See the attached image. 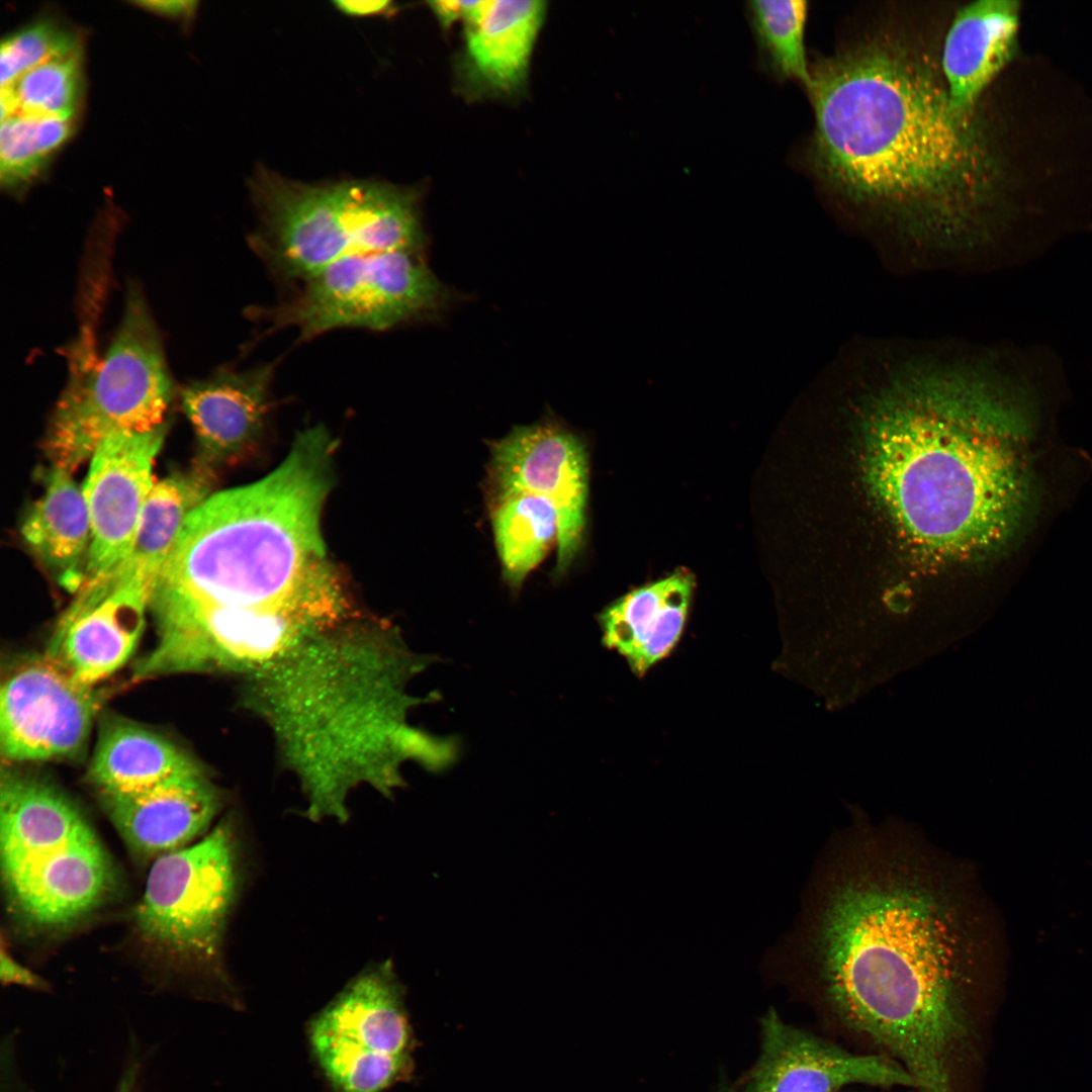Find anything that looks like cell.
I'll use <instances>...</instances> for the list:
<instances>
[{"instance_id":"cb8c5ba5","label":"cell","mask_w":1092,"mask_h":1092,"mask_svg":"<svg viewBox=\"0 0 1092 1092\" xmlns=\"http://www.w3.org/2000/svg\"><path fill=\"white\" fill-rule=\"evenodd\" d=\"M198 772L195 760L166 737L110 716L100 726L87 779L99 794H129Z\"/></svg>"},{"instance_id":"52a82bcc","label":"cell","mask_w":1092,"mask_h":1092,"mask_svg":"<svg viewBox=\"0 0 1092 1092\" xmlns=\"http://www.w3.org/2000/svg\"><path fill=\"white\" fill-rule=\"evenodd\" d=\"M300 283L281 303L250 309L268 324L265 334L291 327L308 341L338 329L381 332L436 318L457 300L421 251L348 256Z\"/></svg>"},{"instance_id":"4dcf8cb0","label":"cell","mask_w":1092,"mask_h":1092,"mask_svg":"<svg viewBox=\"0 0 1092 1092\" xmlns=\"http://www.w3.org/2000/svg\"><path fill=\"white\" fill-rule=\"evenodd\" d=\"M0 979L4 985H17L35 990H47L48 984L29 969L17 963L2 947Z\"/></svg>"},{"instance_id":"ffe728a7","label":"cell","mask_w":1092,"mask_h":1092,"mask_svg":"<svg viewBox=\"0 0 1092 1092\" xmlns=\"http://www.w3.org/2000/svg\"><path fill=\"white\" fill-rule=\"evenodd\" d=\"M1020 7L1013 0H979L960 8L939 50V66L952 104L965 112L1012 59Z\"/></svg>"},{"instance_id":"836d02e7","label":"cell","mask_w":1092,"mask_h":1092,"mask_svg":"<svg viewBox=\"0 0 1092 1092\" xmlns=\"http://www.w3.org/2000/svg\"><path fill=\"white\" fill-rule=\"evenodd\" d=\"M335 7L348 16L362 17L374 15H392L396 12V5L392 1H352L336 0Z\"/></svg>"},{"instance_id":"44dd1931","label":"cell","mask_w":1092,"mask_h":1092,"mask_svg":"<svg viewBox=\"0 0 1092 1092\" xmlns=\"http://www.w3.org/2000/svg\"><path fill=\"white\" fill-rule=\"evenodd\" d=\"M694 586L693 575L680 569L613 602L599 619L605 646L622 655L638 676L646 673L677 645Z\"/></svg>"},{"instance_id":"30bf717a","label":"cell","mask_w":1092,"mask_h":1092,"mask_svg":"<svg viewBox=\"0 0 1092 1092\" xmlns=\"http://www.w3.org/2000/svg\"><path fill=\"white\" fill-rule=\"evenodd\" d=\"M237 884L235 834L222 823L200 841L156 858L134 913L138 929L174 954L209 960Z\"/></svg>"},{"instance_id":"e575fe53","label":"cell","mask_w":1092,"mask_h":1092,"mask_svg":"<svg viewBox=\"0 0 1092 1092\" xmlns=\"http://www.w3.org/2000/svg\"><path fill=\"white\" fill-rule=\"evenodd\" d=\"M134 4L162 16L188 18L194 14L197 2L183 0L139 1L134 2Z\"/></svg>"},{"instance_id":"603a6c76","label":"cell","mask_w":1092,"mask_h":1092,"mask_svg":"<svg viewBox=\"0 0 1092 1092\" xmlns=\"http://www.w3.org/2000/svg\"><path fill=\"white\" fill-rule=\"evenodd\" d=\"M213 478L212 468L198 460L188 470L155 481L127 558L95 582L111 586L134 583L153 597L188 516L210 495Z\"/></svg>"},{"instance_id":"1f68e13d","label":"cell","mask_w":1092,"mask_h":1092,"mask_svg":"<svg viewBox=\"0 0 1092 1092\" xmlns=\"http://www.w3.org/2000/svg\"><path fill=\"white\" fill-rule=\"evenodd\" d=\"M480 1H433L429 5L438 20L444 27L450 26L458 19L465 23L470 19Z\"/></svg>"},{"instance_id":"8992f818","label":"cell","mask_w":1092,"mask_h":1092,"mask_svg":"<svg viewBox=\"0 0 1092 1092\" xmlns=\"http://www.w3.org/2000/svg\"><path fill=\"white\" fill-rule=\"evenodd\" d=\"M71 348L44 447L52 466L73 473L112 434L167 427L174 385L161 334L134 286L104 352L97 351L89 330Z\"/></svg>"},{"instance_id":"d4e9b609","label":"cell","mask_w":1092,"mask_h":1092,"mask_svg":"<svg viewBox=\"0 0 1092 1092\" xmlns=\"http://www.w3.org/2000/svg\"><path fill=\"white\" fill-rule=\"evenodd\" d=\"M72 474L52 466L42 494L24 518L21 534L58 581L76 593L85 579L91 522L83 488Z\"/></svg>"},{"instance_id":"3957f363","label":"cell","mask_w":1092,"mask_h":1092,"mask_svg":"<svg viewBox=\"0 0 1092 1092\" xmlns=\"http://www.w3.org/2000/svg\"><path fill=\"white\" fill-rule=\"evenodd\" d=\"M964 946L947 895L914 877L853 878L824 915L830 1003L903 1066L918 1092H951V1060L968 1030Z\"/></svg>"},{"instance_id":"d590c367","label":"cell","mask_w":1092,"mask_h":1092,"mask_svg":"<svg viewBox=\"0 0 1092 1092\" xmlns=\"http://www.w3.org/2000/svg\"><path fill=\"white\" fill-rule=\"evenodd\" d=\"M133 1085V1080L130 1077L121 1076L113 1092H131Z\"/></svg>"},{"instance_id":"7402d4cb","label":"cell","mask_w":1092,"mask_h":1092,"mask_svg":"<svg viewBox=\"0 0 1092 1092\" xmlns=\"http://www.w3.org/2000/svg\"><path fill=\"white\" fill-rule=\"evenodd\" d=\"M92 830L54 786L2 768L0 842L3 873L51 853Z\"/></svg>"},{"instance_id":"9c48e42d","label":"cell","mask_w":1092,"mask_h":1092,"mask_svg":"<svg viewBox=\"0 0 1092 1092\" xmlns=\"http://www.w3.org/2000/svg\"><path fill=\"white\" fill-rule=\"evenodd\" d=\"M306 1034L333 1092H385L414 1075L416 1039L390 963L353 979L308 1022Z\"/></svg>"},{"instance_id":"8fae6325","label":"cell","mask_w":1092,"mask_h":1092,"mask_svg":"<svg viewBox=\"0 0 1092 1092\" xmlns=\"http://www.w3.org/2000/svg\"><path fill=\"white\" fill-rule=\"evenodd\" d=\"M103 694L50 658L24 663L3 680L0 750L8 762L72 757L84 748Z\"/></svg>"},{"instance_id":"f1b7e54d","label":"cell","mask_w":1092,"mask_h":1092,"mask_svg":"<svg viewBox=\"0 0 1092 1092\" xmlns=\"http://www.w3.org/2000/svg\"><path fill=\"white\" fill-rule=\"evenodd\" d=\"M7 87L17 113L71 120L81 94L80 49L33 67Z\"/></svg>"},{"instance_id":"f546056e","label":"cell","mask_w":1092,"mask_h":1092,"mask_svg":"<svg viewBox=\"0 0 1092 1092\" xmlns=\"http://www.w3.org/2000/svg\"><path fill=\"white\" fill-rule=\"evenodd\" d=\"M78 49L75 33L51 19H41L23 27L2 40L1 88L12 85L33 67Z\"/></svg>"},{"instance_id":"277c9868","label":"cell","mask_w":1092,"mask_h":1092,"mask_svg":"<svg viewBox=\"0 0 1092 1092\" xmlns=\"http://www.w3.org/2000/svg\"><path fill=\"white\" fill-rule=\"evenodd\" d=\"M335 446L323 427L305 429L268 475L210 494L188 516L158 584L231 607L290 600L325 559Z\"/></svg>"},{"instance_id":"83f0119b","label":"cell","mask_w":1092,"mask_h":1092,"mask_svg":"<svg viewBox=\"0 0 1092 1092\" xmlns=\"http://www.w3.org/2000/svg\"><path fill=\"white\" fill-rule=\"evenodd\" d=\"M71 120L16 113L1 121L0 179L16 189L33 178L68 139Z\"/></svg>"},{"instance_id":"d6986e66","label":"cell","mask_w":1092,"mask_h":1092,"mask_svg":"<svg viewBox=\"0 0 1092 1092\" xmlns=\"http://www.w3.org/2000/svg\"><path fill=\"white\" fill-rule=\"evenodd\" d=\"M545 3L532 0L480 1L465 23L460 77L475 95H510L525 83Z\"/></svg>"},{"instance_id":"ba28073f","label":"cell","mask_w":1092,"mask_h":1092,"mask_svg":"<svg viewBox=\"0 0 1092 1092\" xmlns=\"http://www.w3.org/2000/svg\"><path fill=\"white\" fill-rule=\"evenodd\" d=\"M150 607L158 640L139 664L143 677L211 668L273 669L318 631L314 612L300 597L268 607H231L160 584Z\"/></svg>"},{"instance_id":"ac0fdd59","label":"cell","mask_w":1092,"mask_h":1092,"mask_svg":"<svg viewBox=\"0 0 1092 1092\" xmlns=\"http://www.w3.org/2000/svg\"><path fill=\"white\" fill-rule=\"evenodd\" d=\"M108 817L130 849L160 856L205 831L219 796L203 771L129 794H99Z\"/></svg>"},{"instance_id":"7c38bea8","label":"cell","mask_w":1092,"mask_h":1092,"mask_svg":"<svg viewBox=\"0 0 1092 1092\" xmlns=\"http://www.w3.org/2000/svg\"><path fill=\"white\" fill-rule=\"evenodd\" d=\"M490 474L495 497L529 492L552 505L558 521L555 572L563 574L585 529L588 466L581 440L555 422L517 427L492 445Z\"/></svg>"},{"instance_id":"5bb4252c","label":"cell","mask_w":1092,"mask_h":1092,"mask_svg":"<svg viewBox=\"0 0 1092 1092\" xmlns=\"http://www.w3.org/2000/svg\"><path fill=\"white\" fill-rule=\"evenodd\" d=\"M151 600L134 583L82 586L59 621L46 656L78 681L96 687L132 654Z\"/></svg>"},{"instance_id":"6da1fadb","label":"cell","mask_w":1092,"mask_h":1092,"mask_svg":"<svg viewBox=\"0 0 1092 1092\" xmlns=\"http://www.w3.org/2000/svg\"><path fill=\"white\" fill-rule=\"evenodd\" d=\"M867 384L863 469L906 542L936 560L973 558L1020 526L1031 483L1013 401L1019 371L995 355L878 352Z\"/></svg>"},{"instance_id":"4fadbf2b","label":"cell","mask_w":1092,"mask_h":1092,"mask_svg":"<svg viewBox=\"0 0 1092 1092\" xmlns=\"http://www.w3.org/2000/svg\"><path fill=\"white\" fill-rule=\"evenodd\" d=\"M166 430L112 434L91 457L82 487L90 515L91 544L81 586L106 577L127 558L155 482L153 465Z\"/></svg>"},{"instance_id":"484cf974","label":"cell","mask_w":1092,"mask_h":1092,"mask_svg":"<svg viewBox=\"0 0 1092 1092\" xmlns=\"http://www.w3.org/2000/svg\"><path fill=\"white\" fill-rule=\"evenodd\" d=\"M491 521L504 577L518 588L557 542L556 512L539 495L513 492L495 497Z\"/></svg>"},{"instance_id":"4316f807","label":"cell","mask_w":1092,"mask_h":1092,"mask_svg":"<svg viewBox=\"0 0 1092 1092\" xmlns=\"http://www.w3.org/2000/svg\"><path fill=\"white\" fill-rule=\"evenodd\" d=\"M747 11L761 66L781 80L795 79L807 87L811 77L804 43L808 3L750 1Z\"/></svg>"},{"instance_id":"7a4b0ae2","label":"cell","mask_w":1092,"mask_h":1092,"mask_svg":"<svg viewBox=\"0 0 1092 1092\" xmlns=\"http://www.w3.org/2000/svg\"><path fill=\"white\" fill-rule=\"evenodd\" d=\"M922 49L878 35L810 67L804 161L850 208L910 239L972 245L989 229L999 162L979 109L952 104L939 52Z\"/></svg>"},{"instance_id":"5b68a950","label":"cell","mask_w":1092,"mask_h":1092,"mask_svg":"<svg viewBox=\"0 0 1092 1092\" xmlns=\"http://www.w3.org/2000/svg\"><path fill=\"white\" fill-rule=\"evenodd\" d=\"M251 193L259 213L251 247L282 280L302 282L356 254L426 245L411 189L370 180L305 184L261 168Z\"/></svg>"},{"instance_id":"e0dca14e","label":"cell","mask_w":1092,"mask_h":1092,"mask_svg":"<svg viewBox=\"0 0 1092 1092\" xmlns=\"http://www.w3.org/2000/svg\"><path fill=\"white\" fill-rule=\"evenodd\" d=\"M3 875L19 911L44 926L64 925L89 912L112 882L109 858L92 830Z\"/></svg>"},{"instance_id":"9a60e30c","label":"cell","mask_w":1092,"mask_h":1092,"mask_svg":"<svg viewBox=\"0 0 1092 1092\" xmlns=\"http://www.w3.org/2000/svg\"><path fill=\"white\" fill-rule=\"evenodd\" d=\"M762 1050L748 1092H836L852 1084L914 1087L895 1059L855 1054L785 1023L762 1020Z\"/></svg>"},{"instance_id":"2e32d148","label":"cell","mask_w":1092,"mask_h":1092,"mask_svg":"<svg viewBox=\"0 0 1092 1092\" xmlns=\"http://www.w3.org/2000/svg\"><path fill=\"white\" fill-rule=\"evenodd\" d=\"M275 363L247 369L222 367L188 383L181 402L198 444L200 462L235 461L262 436L272 407Z\"/></svg>"},{"instance_id":"d6a6232c","label":"cell","mask_w":1092,"mask_h":1092,"mask_svg":"<svg viewBox=\"0 0 1092 1092\" xmlns=\"http://www.w3.org/2000/svg\"><path fill=\"white\" fill-rule=\"evenodd\" d=\"M14 1035H9L2 1042V1092H30L15 1066Z\"/></svg>"}]
</instances>
